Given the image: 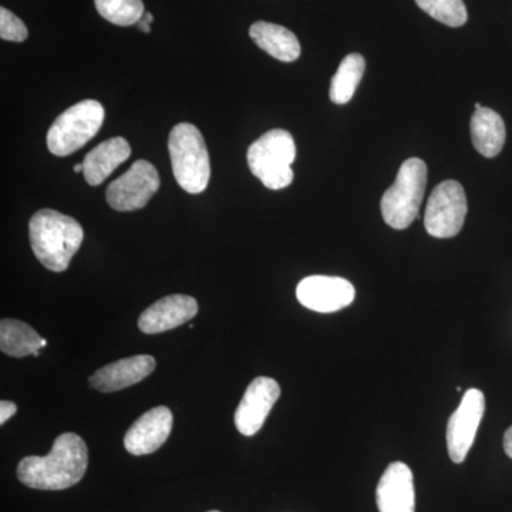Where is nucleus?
Instances as JSON below:
<instances>
[{
    "label": "nucleus",
    "mask_w": 512,
    "mask_h": 512,
    "mask_svg": "<svg viewBox=\"0 0 512 512\" xmlns=\"http://www.w3.org/2000/svg\"><path fill=\"white\" fill-rule=\"evenodd\" d=\"M89 466V450L82 437L63 433L47 456H28L20 461L18 478L26 487L60 491L82 481Z\"/></svg>",
    "instance_id": "obj_1"
},
{
    "label": "nucleus",
    "mask_w": 512,
    "mask_h": 512,
    "mask_svg": "<svg viewBox=\"0 0 512 512\" xmlns=\"http://www.w3.org/2000/svg\"><path fill=\"white\" fill-rule=\"evenodd\" d=\"M29 238L40 264L52 272H64L82 247V225L69 215L40 210L29 222Z\"/></svg>",
    "instance_id": "obj_2"
},
{
    "label": "nucleus",
    "mask_w": 512,
    "mask_h": 512,
    "mask_svg": "<svg viewBox=\"0 0 512 512\" xmlns=\"http://www.w3.org/2000/svg\"><path fill=\"white\" fill-rule=\"evenodd\" d=\"M168 151L178 185L188 194L207 190L211 178L210 154L201 131L194 124L180 123L173 128Z\"/></svg>",
    "instance_id": "obj_3"
},
{
    "label": "nucleus",
    "mask_w": 512,
    "mask_h": 512,
    "mask_svg": "<svg viewBox=\"0 0 512 512\" xmlns=\"http://www.w3.org/2000/svg\"><path fill=\"white\" fill-rule=\"evenodd\" d=\"M296 157L295 141L285 130L268 131L249 147V170L269 190H284L293 181L292 164Z\"/></svg>",
    "instance_id": "obj_4"
},
{
    "label": "nucleus",
    "mask_w": 512,
    "mask_h": 512,
    "mask_svg": "<svg viewBox=\"0 0 512 512\" xmlns=\"http://www.w3.org/2000/svg\"><path fill=\"white\" fill-rule=\"evenodd\" d=\"M427 185V165L420 158L404 161L392 187L383 194L380 208L384 221L394 229H406L419 217Z\"/></svg>",
    "instance_id": "obj_5"
},
{
    "label": "nucleus",
    "mask_w": 512,
    "mask_h": 512,
    "mask_svg": "<svg viewBox=\"0 0 512 512\" xmlns=\"http://www.w3.org/2000/svg\"><path fill=\"white\" fill-rule=\"evenodd\" d=\"M103 106L96 100H83L60 114L47 133V147L57 157H67L86 146L103 124Z\"/></svg>",
    "instance_id": "obj_6"
},
{
    "label": "nucleus",
    "mask_w": 512,
    "mask_h": 512,
    "mask_svg": "<svg viewBox=\"0 0 512 512\" xmlns=\"http://www.w3.org/2000/svg\"><path fill=\"white\" fill-rule=\"evenodd\" d=\"M467 210L463 185L454 180L443 181L431 192L424 215V227L434 238L456 237L463 229Z\"/></svg>",
    "instance_id": "obj_7"
},
{
    "label": "nucleus",
    "mask_w": 512,
    "mask_h": 512,
    "mask_svg": "<svg viewBox=\"0 0 512 512\" xmlns=\"http://www.w3.org/2000/svg\"><path fill=\"white\" fill-rule=\"evenodd\" d=\"M160 188L156 167L146 160H138L126 174L109 185L107 202L113 210L128 212L146 207Z\"/></svg>",
    "instance_id": "obj_8"
},
{
    "label": "nucleus",
    "mask_w": 512,
    "mask_h": 512,
    "mask_svg": "<svg viewBox=\"0 0 512 512\" xmlns=\"http://www.w3.org/2000/svg\"><path fill=\"white\" fill-rule=\"evenodd\" d=\"M485 412L484 393L478 389H468L461 399L456 412L451 414L447 426L448 456L456 464L464 463L468 451L476 440Z\"/></svg>",
    "instance_id": "obj_9"
},
{
    "label": "nucleus",
    "mask_w": 512,
    "mask_h": 512,
    "mask_svg": "<svg viewBox=\"0 0 512 512\" xmlns=\"http://www.w3.org/2000/svg\"><path fill=\"white\" fill-rule=\"evenodd\" d=\"M355 295L353 285L339 276H308L296 288L299 303L319 313L342 311L355 301Z\"/></svg>",
    "instance_id": "obj_10"
},
{
    "label": "nucleus",
    "mask_w": 512,
    "mask_h": 512,
    "mask_svg": "<svg viewBox=\"0 0 512 512\" xmlns=\"http://www.w3.org/2000/svg\"><path fill=\"white\" fill-rule=\"evenodd\" d=\"M281 396V386L271 377H256L235 412V426L242 436H255L264 426L272 407Z\"/></svg>",
    "instance_id": "obj_11"
},
{
    "label": "nucleus",
    "mask_w": 512,
    "mask_h": 512,
    "mask_svg": "<svg viewBox=\"0 0 512 512\" xmlns=\"http://www.w3.org/2000/svg\"><path fill=\"white\" fill-rule=\"evenodd\" d=\"M173 413L168 407L158 406L144 413L128 429L124 447L133 456H147L163 446L173 430Z\"/></svg>",
    "instance_id": "obj_12"
},
{
    "label": "nucleus",
    "mask_w": 512,
    "mask_h": 512,
    "mask_svg": "<svg viewBox=\"0 0 512 512\" xmlns=\"http://www.w3.org/2000/svg\"><path fill=\"white\" fill-rule=\"evenodd\" d=\"M379 512H414L416 491L412 470L404 463L390 464L376 488Z\"/></svg>",
    "instance_id": "obj_13"
},
{
    "label": "nucleus",
    "mask_w": 512,
    "mask_h": 512,
    "mask_svg": "<svg viewBox=\"0 0 512 512\" xmlns=\"http://www.w3.org/2000/svg\"><path fill=\"white\" fill-rule=\"evenodd\" d=\"M198 313V302L188 295H170L141 313L138 328L147 335L178 328Z\"/></svg>",
    "instance_id": "obj_14"
},
{
    "label": "nucleus",
    "mask_w": 512,
    "mask_h": 512,
    "mask_svg": "<svg viewBox=\"0 0 512 512\" xmlns=\"http://www.w3.org/2000/svg\"><path fill=\"white\" fill-rule=\"evenodd\" d=\"M156 369V359L150 355L127 357L109 363L89 379L93 389L103 393L119 392L126 387L143 382Z\"/></svg>",
    "instance_id": "obj_15"
},
{
    "label": "nucleus",
    "mask_w": 512,
    "mask_h": 512,
    "mask_svg": "<svg viewBox=\"0 0 512 512\" xmlns=\"http://www.w3.org/2000/svg\"><path fill=\"white\" fill-rule=\"evenodd\" d=\"M131 156L126 138L114 137L104 141L87 154L83 161V175L90 185H100L113 171Z\"/></svg>",
    "instance_id": "obj_16"
},
{
    "label": "nucleus",
    "mask_w": 512,
    "mask_h": 512,
    "mask_svg": "<svg viewBox=\"0 0 512 512\" xmlns=\"http://www.w3.org/2000/svg\"><path fill=\"white\" fill-rule=\"evenodd\" d=\"M255 45L281 62L291 63L301 56V43L291 30L269 22H256L249 29Z\"/></svg>",
    "instance_id": "obj_17"
},
{
    "label": "nucleus",
    "mask_w": 512,
    "mask_h": 512,
    "mask_svg": "<svg viewBox=\"0 0 512 512\" xmlns=\"http://www.w3.org/2000/svg\"><path fill=\"white\" fill-rule=\"evenodd\" d=\"M505 124L503 117L494 110L481 107L471 117V140L481 156L497 157L505 144Z\"/></svg>",
    "instance_id": "obj_18"
},
{
    "label": "nucleus",
    "mask_w": 512,
    "mask_h": 512,
    "mask_svg": "<svg viewBox=\"0 0 512 512\" xmlns=\"http://www.w3.org/2000/svg\"><path fill=\"white\" fill-rule=\"evenodd\" d=\"M0 349L12 357L35 355L42 349V339L28 323L20 322L18 319H2Z\"/></svg>",
    "instance_id": "obj_19"
},
{
    "label": "nucleus",
    "mask_w": 512,
    "mask_h": 512,
    "mask_svg": "<svg viewBox=\"0 0 512 512\" xmlns=\"http://www.w3.org/2000/svg\"><path fill=\"white\" fill-rule=\"evenodd\" d=\"M365 57L352 53L340 63L338 72L330 83L329 97L335 104H346L352 100L357 86L362 82L365 73Z\"/></svg>",
    "instance_id": "obj_20"
},
{
    "label": "nucleus",
    "mask_w": 512,
    "mask_h": 512,
    "mask_svg": "<svg viewBox=\"0 0 512 512\" xmlns=\"http://www.w3.org/2000/svg\"><path fill=\"white\" fill-rule=\"evenodd\" d=\"M97 12L107 22L117 26H131L144 16L143 0H94Z\"/></svg>",
    "instance_id": "obj_21"
},
{
    "label": "nucleus",
    "mask_w": 512,
    "mask_h": 512,
    "mask_svg": "<svg viewBox=\"0 0 512 512\" xmlns=\"http://www.w3.org/2000/svg\"><path fill=\"white\" fill-rule=\"evenodd\" d=\"M431 18L450 28L466 25L468 15L463 0H414Z\"/></svg>",
    "instance_id": "obj_22"
},
{
    "label": "nucleus",
    "mask_w": 512,
    "mask_h": 512,
    "mask_svg": "<svg viewBox=\"0 0 512 512\" xmlns=\"http://www.w3.org/2000/svg\"><path fill=\"white\" fill-rule=\"evenodd\" d=\"M25 23L6 8L0 9V37L8 42L22 43L28 39Z\"/></svg>",
    "instance_id": "obj_23"
},
{
    "label": "nucleus",
    "mask_w": 512,
    "mask_h": 512,
    "mask_svg": "<svg viewBox=\"0 0 512 512\" xmlns=\"http://www.w3.org/2000/svg\"><path fill=\"white\" fill-rule=\"evenodd\" d=\"M18 412V406L9 400H2L0 403V424H5L10 417L15 416Z\"/></svg>",
    "instance_id": "obj_24"
},
{
    "label": "nucleus",
    "mask_w": 512,
    "mask_h": 512,
    "mask_svg": "<svg viewBox=\"0 0 512 512\" xmlns=\"http://www.w3.org/2000/svg\"><path fill=\"white\" fill-rule=\"evenodd\" d=\"M504 451L508 457L512 458V426L504 434Z\"/></svg>",
    "instance_id": "obj_25"
},
{
    "label": "nucleus",
    "mask_w": 512,
    "mask_h": 512,
    "mask_svg": "<svg viewBox=\"0 0 512 512\" xmlns=\"http://www.w3.org/2000/svg\"><path fill=\"white\" fill-rule=\"evenodd\" d=\"M138 28L144 30L146 33H150V23H147L146 20L141 19L140 22L137 23Z\"/></svg>",
    "instance_id": "obj_26"
},
{
    "label": "nucleus",
    "mask_w": 512,
    "mask_h": 512,
    "mask_svg": "<svg viewBox=\"0 0 512 512\" xmlns=\"http://www.w3.org/2000/svg\"><path fill=\"white\" fill-rule=\"evenodd\" d=\"M143 20H146L147 23H153V15L151 13H144Z\"/></svg>",
    "instance_id": "obj_27"
},
{
    "label": "nucleus",
    "mask_w": 512,
    "mask_h": 512,
    "mask_svg": "<svg viewBox=\"0 0 512 512\" xmlns=\"http://www.w3.org/2000/svg\"><path fill=\"white\" fill-rule=\"evenodd\" d=\"M74 173H83V163L77 164L76 167H74Z\"/></svg>",
    "instance_id": "obj_28"
},
{
    "label": "nucleus",
    "mask_w": 512,
    "mask_h": 512,
    "mask_svg": "<svg viewBox=\"0 0 512 512\" xmlns=\"http://www.w3.org/2000/svg\"><path fill=\"white\" fill-rule=\"evenodd\" d=\"M46 345H47V340L42 339V348H46Z\"/></svg>",
    "instance_id": "obj_29"
},
{
    "label": "nucleus",
    "mask_w": 512,
    "mask_h": 512,
    "mask_svg": "<svg viewBox=\"0 0 512 512\" xmlns=\"http://www.w3.org/2000/svg\"><path fill=\"white\" fill-rule=\"evenodd\" d=\"M481 107H483V106H481V104H480V103H476V110H480V109H481Z\"/></svg>",
    "instance_id": "obj_30"
},
{
    "label": "nucleus",
    "mask_w": 512,
    "mask_h": 512,
    "mask_svg": "<svg viewBox=\"0 0 512 512\" xmlns=\"http://www.w3.org/2000/svg\"><path fill=\"white\" fill-rule=\"evenodd\" d=\"M208 512H221V511H208Z\"/></svg>",
    "instance_id": "obj_31"
}]
</instances>
